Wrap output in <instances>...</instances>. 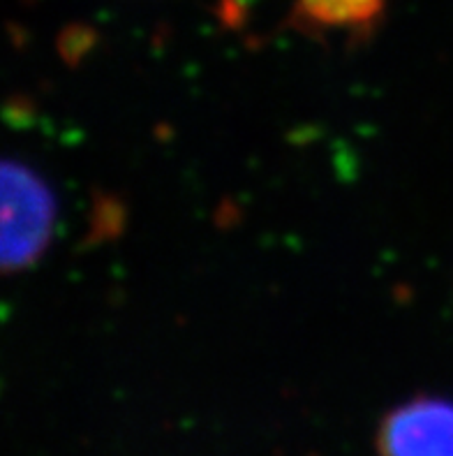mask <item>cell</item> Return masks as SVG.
Listing matches in <instances>:
<instances>
[{"label":"cell","mask_w":453,"mask_h":456,"mask_svg":"<svg viewBox=\"0 0 453 456\" xmlns=\"http://www.w3.org/2000/svg\"><path fill=\"white\" fill-rule=\"evenodd\" d=\"M386 0H294L287 26L308 35H344L352 45L366 42L384 17Z\"/></svg>","instance_id":"3957f363"},{"label":"cell","mask_w":453,"mask_h":456,"mask_svg":"<svg viewBox=\"0 0 453 456\" xmlns=\"http://www.w3.org/2000/svg\"><path fill=\"white\" fill-rule=\"evenodd\" d=\"M377 456H453V401L414 396L391 408L375 434Z\"/></svg>","instance_id":"7a4b0ae2"},{"label":"cell","mask_w":453,"mask_h":456,"mask_svg":"<svg viewBox=\"0 0 453 456\" xmlns=\"http://www.w3.org/2000/svg\"><path fill=\"white\" fill-rule=\"evenodd\" d=\"M3 272L23 273L42 260L56 230V192L23 160L3 162Z\"/></svg>","instance_id":"6da1fadb"}]
</instances>
